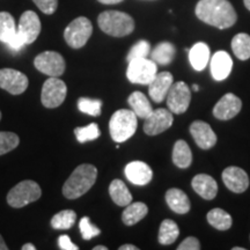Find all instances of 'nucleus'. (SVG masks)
Returning <instances> with one entry per match:
<instances>
[{
    "instance_id": "1",
    "label": "nucleus",
    "mask_w": 250,
    "mask_h": 250,
    "mask_svg": "<svg viewBox=\"0 0 250 250\" xmlns=\"http://www.w3.org/2000/svg\"><path fill=\"white\" fill-rule=\"evenodd\" d=\"M195 13L203 22L218 29H227L237 20L235 9L228 0H199Z\"/></svg>"
},
{
    "instance_id": "2",
    "label": "nucleus",
    "mask_w": 250,
    "mask_h": 250,
    "mask_svg": "<svg viewBox=\"0 0 250 250\" xmlns=\"http://www.w3.org/2000/svg\"><path fill=\"white\" fill-rule=\"evenodd\" d=\"M98 177V169L93 165L83 164L74 169L62 186V195L67 199H77L88 191Z\"/></svg>"
},
{
    "instance_id": "3",
    "label": "nucleus",
    "mask_w": 250,
    "mask_h": 250,
    "mask_svg": "<svg viewBox=\"0 0 250 250\" xmlns=\"http://www.w3.org/2000/svg\"><path fill=\"white\" fill-rule=\"evenodd\" d=\"M98 23L100 29L107 35L124 37L134 29V21L129 14L118 11H105L99 15Z\"/></svg>"
},
{
    "instance_id": "4",
    "label": "nucleus",
    "mask_w": 250,
    "mask_h": 250,
    "mask_svg": "<svg viewBox=\"0 0 250 250\" xmlns=\"http://www.w3.org/2000/svg\"><path fill=\"white\" fill-rule=\"evenodd\" d=\"M137 118L136 114L127 109H121L115 112L109 122V131L112 140L121 144L130 139L137 131Z\"/></svg>"
},
{
    "instance_id": "5",
    "label": "nucleus",
    "mask_w": 250,
    "mask_h": 250,
    "mask_svg": "<svg viewBox=\"0 0 250 250\" xmlns=\"http://www.w3.org/2000/svg\"><path fill=\"white\" fill-rule=\"evenodd\" d=\"M42 195L39 184L31 180H24L18 183L7 195V203L14 208H21L30 203L36 202Z\"/></svg>"
},
{
    "instance_id": "6",
    "label": "nucleus",
    "mask_w": 250,
    "mask_h": 250,
    "mask_svg": "<svg viewBox=\"0 0 250 250\" xmlns=\"http://www.w3.org/2000/svg\"><path fill=\"white\" fill-rule=\"evenodd\" d=\"M93 34L92 22L85 17L74 19L64 31V39L71 48L80 49L86 45Z\"/></svg>"
},
{
    "instance_id": "7",
    "label": "nucleus",
    "mask_w": 250,
    "mask_h": 250,
    "mask_svg": "<svg viewBox=\"0 0 250 250\" xmlns=\"http://www.w3.org/2000/svg\"><path fill=\"white\" fill-rule=\"evenodd\" d=\"M156 73H158L156 62L147 58L133 59L129 62L126 70V77L130 83H139V85H148Z\"/></svg>"
},
{
    "instance_id": "8",
    "label": "nucleus",
    "mask_w": 250,
    "mask_h": 250,
    "mask_svg": "<svg viewBox=\"0 0 250 250\" xmlns=\"http://www.w3.org/2000/svg\"><path fill=\"white\" fill-rule=\"evenodd\" d=\"M67 88L65 83L57 77H50L43 83L41 101L45 108H57L65 101Z\"/></svg>"
},
{
    "instance_id": "9",
    "label": "nucleus",
    "mask_w": 250,
    "mask_h": 250,
    "mask_svg": "<svg viewBox=\"0 0 250 250\" xmlns=\"http://www.w3.org/2000/svg\"><path fill=\"white\" fill-rule=\"evenodd\" d=\"M191 102V90L183 81H177L171 85L167 94L168 109L173 114H184Z\"/></svg>"
},
{
    "instance_id": "10",
    "label": "nucleus",
    "mask_w": 250,
    "mask_h": 250,
    "mask_svg": "<svg viewBox=\"0 0 250 250\" xmlns=\"http://www.w3.org/2000/svg\"><path fill=\"white\" fill-rule=\"evenodd\" d=\"M36 70L49 77H61L65 72V61L61 54L56 51H44L34 61Z\"/></svg>"
},
{
    "instance_id": "11",
    "label": "nucleus",
    "mask_w": 250,
    "mask_h": 250,
    "mask_svg": "<svg viewBox=\"0 0 250 250\" xmlns=\"http://www.w3.org/2000/svg\"><path fill=\"white\" fill-rule=\"evenodd\" d=\"M28 78L22 72L13 68L0 70V88L12 95H20L28 88Z\"/></svg>"
},
{
    "instance_id": "12",
    "label": "nucleus",
    "mask_w": 250,
    "mask_h": 250,
    "mask_svg": "<svg viewBox=\"0 0 250 250\" xmlns=\"http://www.w3.org/2000/svg\"><path fill=\"white\" fill-rule=\"evenodd\" d=\"M174 116L173 112L167 109L159 108L153 110L148 117L145 118L144 123V132L148 136H156L165 132L173 125Z\"/></svg>"
},
{
    "instance_id": "13",
    "label": "nucleus",
    "mask_w": 250,
    "mask_h": 250,
    "mask_svg": "<svg viewBox=\"0 0 250 250\" xmlns=\"http://www.w3.org/2000/svg\"><path fill=\"white\" fill-rule=\"evenodd\" d=\"M18 33L23 40L24 44L35 42L41 33V21L39 15L33 11H26L19 21Z\"/></svg>"
},
{
    "instance_id": "14",
    "label": "nucleus",
    "mask_w": 250,
    "mask_h": 250,
    "mask_svg": "<svg viewBox=\"0 0 250 250\" xmlns=\"http://www.w3.org/2000/svg\"><path fill=\"white\" fill-rule=\"evenodd\" d=\"M242 101L235 94L227 93L217 102L213 108V116L218 120H232L241 111Z\"/></svg>"
},
{
    "instance_id": "15",
    "label": "nucleus",
    "mask_w": 250,
    "mask_h": 250,
    "mask_svg": "<svg viewBox=\"0 0 250 250\" xmlns=\"http://www.w3.org/2000/svg\"><path fill=\"white\" fill-rule=\"evenodd\" d=\"M221 177L225 186L235 193L245 192L249 187L248 174L242 168L234 167V166L227 167L221 174Z\"/></svg>"
},
{
    "instance_id": "16",
    "label": "nucleus",
    "mask_w": 250,
    "mask_h": 250,
    "mask_svg": "<svg viewBox=\"0 0 250 250\" xmlns=\"http://www.w3.org/2000/svg\"><path fill=\"white\" fill-rule=\"evenodd\" d=\"M190 133L198 147L202 149H210L217 143V136L212 130L210 124L203 121H195L190 125Z\"/></svg>"
},
{
    "instance_id": "17",
    "label": "nucleus",
    "mask_w": 250,
    "mask_h": 250,
    "mask_svg": "<svg viewBox=\"0 0 250 250\" xmlns=\"http://www.w3.org/2000/svg\"><path fill=\"white\" fill-rule=\"evenodd\" d=\"M174 78L169 72H160L156 73L153 80L148 83V94L149 98L156 103H161L167 98L171 85L174 83Z\"/></svg>"
},
{
    "instance_id": "18",
    "label": "nucleus",
    "mask_w": 250,
    "mask_h": 250,
    "mask_svg": "<svg viewBox=\"0 0 250 250\" xmlns=\"http://www.w3.org/2000/svg\"><path fill=\"white\" fill-rule=\"evenodd\" d=\"M125 176L136 186H146L151 182L153 171L147 164L143 161H132L125 167Z\"/></svg>"
},
{
    "instance_id": "19",
    "label": "nucleus",
    "mask_w": 250,
    "mask_h": 250,
    "mask_svg": "<svg viewBox=\"0 0 250 250\" xmlns=\"http://www.w3.org/2000/svg\"><path fill=\"white\" fill-rule=\"evenodd\" d=\"M233 68V61L226 51H217L211 59V74L213 79L223 81L227 79Z\"/></svg>"
},
{
    "instance_id": "20",
    "label": "nucleus",
    "mask_w": 250,
    "mask_h": 250,
    "mask_svg": "<svg viewBox=\"0 0 250 250\" xmlns=\"http://www.w3.org/2000/svg\"><path fill=\"white\" fill-rule=\"evenodd\" d=\"M191 187L202 198L208 199V201L215 198L218 193V184L210 175H196L191 181Z\"/></svg>"
},
{
    "instance_id": "21",
    "label": "nucleus",
    "mask_w": 250,
    "mask_h": 250,
    "mask_svg": "<svg viewBox=\"0 0 250 250\" xmlns=\"http://www.w3.org/2000/svg\"><path fill=\"white\" fill-rule=\"evenodd\" d=\"M166 202L170 210L177 214H187L191 208L187 193L177 188H171L166 192Z\"/></svg>"
},
{
    "instance_id": "22",
    "label": "nucleus",
    "mask_w": 250,
    "mask_h": 250,
    "mask_svg": "<svg viewBox=\"0 0 250 250\" xmlns=\"http://www.w3.org/2000/svg\"><path fill=\"white\" fill-rule=\"evenodd\" d=\"M189 61L191 66L196 71H203L210 61V49L208 44L203 42L196 43L191 49H189Z\"/></svg>"
},
{
    "instance_id": "23",
    "label": "nucleus",
    "mask_w": 250,
    "mask_h": 250,
    "mask_svg": "<svg viewBox=\"0 0 250 250\" xmlns=\"http://www.w3.org/2000/svg\"><path fill=\"white\" fill-rule=\"evenodd\" d=\"M127 102H129L131 110L136 114L137 117L146 118L152 114L153 108L151 102L142 92H133L127 99Z\"/></svg>"
},
{
    "instance_id": "24",
    "label": "nucleus",
    "mask_w": 250,
    "mask_h": 250,
    "mask_svg": "<svg viewBox=\"0 0 250 250\" xmlns=\"http://www.w3.org/2000/svg\"><path fill=\"white\" fill-rule=\"evenodd\" d=\"M148 213L147 205L144 204L142 202L130 203L126 205V208L123 211L122 214V220L126 226H133L140 220H143Z\"/></svg>"
},
{
    "instance_id": "25",
    "label": "nucleus",
    "mask_w": 250,
    "mask_h": 250,
    "mask_svg": "<svg viewBox=\"0 0 250 250\" xmlns=\"http://www.w3.org/2000/svg\"><path fill=\"white\" fill-rule=\"evenodd\" d=\"M176 54L175 45L170 42H161L153 49L151 52V59L158 65H169Z\"/></svg>"
},
{
    "instance_id": "26",
    "label": "nucleus",
    "mask_w": 250,
    "mask_h": 250,
    "mask_svg": "<svg viewBox=\"0 0 250 250\" xmlns=\"http://www.w3.org/2000/svg\"><path fill=\"white\" fill-rule=\"evenodd\" d=\"M109 195L114 203L118 206H126L132 202L130 190L121 180H114L109 186Z\"/></svg>"
},
{
    "instance_id": "27",
    "label": "nucleus",
    "mask_w": 250,
    "mask_h": 250,
    "mask_svg": "<svg viewBox=\"0 0 250 250\" xmlns=\"http://www.w3.org/2000/svg\"><path fill=\"white\" fill-rule=\"evenodd\" d=\"M173 162L176 167L186 169L192 162V153L184 140H177L173 148Z\"/></svg>"
},
{
    "instance_id": "28",
    "label": "nucleus",
    "mask_w": 250,
    "mask_h": 250,
    "mask_svg": "<svg viewBox=\"0 0 250 250\" xmlns=\"http://www.w3.org/2000/svg\"><path fill=\"white\" fill-rule=\"evenodd\" d=\"M17 34L18 29L14 18L8 12H0V41L8 45Z\"/></svg>"
},
{
    "instance_id": "29",
    "label": "nucleus",
    "mask_w": 250,
    "mask_h": 250,
    "mask_svg": "<svg viewBox=\"0 0 250 250\" xmlns=\"http://www.w3.org/2000/svg\"><path fill=\"white\" fill-rule=\"evenodd\" d=\"M180 235V229L177 224L170 219H166L160 225L159 229V243L162 246H168L174 243Z\"/></svg>"
},
{
    "instance_id": "30",
    "label": "nucleus",
    "mask_w": 250,
    "mask_h": 250,
    "mask_svg": "<svg viewBox=\"0 0 250 250\" xmlns=\"http://www.w3.org/2000/svg\"><path fill=\"white\" fill-rule=\"evenodd\" d=\"M208 221L212 227L219 230H227L232 227L233 219L229 213L224 211L223 208H215L208 213Z\"/></svg>"
},
{
    "instance_id": "31",
    "label": "nucleus",
    "mask_w": 250,
    "mask_h": 250,
    "mask_svg": "<svg viewBox=\"0 0 250 250\" xmlns=\"http://www.w3.org/2000/svg\"><path fill=\"white\" fill-rule=\"evenodd\" d=\"M232 50L240 61H248L250 58V36L246 33H240L233 37Z\"/></svg>"
},
{
    "instance_id": "32",
    "label": "nucleus",
    "mask_w": 250,
    "mask_h": 250,
    "mask_svg": "<svg viewBox=\"0 0 250 250\" xmlns=\"http://www.w3.org/2000/svg\"><path fill=\"white\" fill-rule=\"evenodd\" d=\"M77 213L72 210H64L55 214L51 219V226L55 229H70L76 223Z\"/></svg>"
},
{
    "instance_id": "33",
    "label": "nucleus",
    "mask_w": 250,
    "mask_h": 250,
    "mask_svg": "<svg viewBox=\"0 0 250 250\" xmlns=\"http://www.w3.org/2000/svg\"><path fill=\"white\" fill-rule=\"evenodd\" d=\"M102 101L101 100L80 98L78 100V109L83 114L89 115V116H100L101 115Z\"/></svg>"
},
{
    "instance_id": "34",
    "label": "nucleus",
    "mask_w": 250,
    "mask_h": 250,
    "mask_svg": "<svg viewBox=\"0 0 250 250\" xmlns=\"http://www.w3.org/2000/svg\"><path fill=\"white\" fill-rule=\"evenodd\" d=\"M74 134H76L78 142L83 144L98 139L101 132H100L99 125L96 123H92L87 125V126L77 127V129L74 130Z\"/></svg>"
},
{
    "instance_id": "35",
    "label": "nucleus",
    "mask_w": 250,
    "mask_h": 250,
    "mask_svg": "<svg viewBox=\"0 0 250 250\" xmlns=\"http://www.w3.org/2000/svg\"><path fill=\"white\" fill-rule=\"evenodd\" d=\"M20 139L18 134L13 132H0V155H4L6 153L13 151L15 147H18Z\"/></svg>"
},
{
    "instance_id": "36",
    "label": "nucleus",
    "mask_w": 250,
    "mask_h": 250,
    "mask_svg": "<svg viewBox=\"0 0 250 250\" xmlns=\"http://www.w3.org/2000/svg\"><path fill=\"white\" fill-rule=\"evenodd\" d=\"M151 54V45L147 41H139L130 49L129 54H127V62L133 61V59L139 58H147V56Z\"/></svg>"
},
{
    "instance_id": "37",
    "label": "nucleus",
    "mask_w": 250,
    "mask_h": 250,
    "mask_svg": "<svg viewBox=\"0 0 250 250\" xmlns=\"http://www.w3.org/2000/svg\"><path fill=\"white\" fill-rule=\"evenodd\" d=\"M79 228H80V233L83 235V240H90L93 237L98 236L101 234V230L99 229L95 225H93L90 223L89 218L88 217H83L80 220L79 224Z\"/></svg>"
},
{
    "instance_id": "38",
    "label": "nucleus",
    "mask_w": 250,
    "mask_h": 250,
    "mask_svg": "<svg viewBox=\"0 0 250 250\" xmlns=\"http://www.w3.org/2000/svg\"><path fill=\"white\" fill-rule=\"evenodd\" d=\"M35 5L44 14H54L57 9L58 0H33Z\"/></svg>"
},
{
    "instance_id": "39",
    "label": "nucleus",
    "mask_w": 250,
    "mask_h": 250,
    "mask_svg": "<svg viewBox=\"0 0 250 250\" xmlns=\"http://www.w3.org/2000/svg\"><path fill=\"white\" fill-rule=\"evenodd\" d=\"M201 249V243L195 236H189L183 240L177 247V250H199Z\"/></svg>"
},
{
    "instance_id": "40",
    "label": "nucleus",
    "mask_w": 250,
    "mask_h": 250,
    "mask_svg": "<svg viewBox=\"0 0 250 250\" xmlns=\"http://www.w3.org/2000/svg\"><path fill=\"white\" fill-rule=\"evenodd\" d=\"M58 246L62 250H78V246L71 241L67 235H61L58 239Z\"/></svg>"
},
{
    "instance_id": "41",
    "label": "nucleus",
    "mask_w": 250,
    "mask_h": 250,
    "mask_svg": "<svg viewBox=\"0 0 250 250\" xmlns=\"http://www.w3.org/2000/svg\"><path fill=\"white\" fill-rule=\"evenodd\" d=\"M98 1L104 5H115V4H118V2H122L123 0H98Z\"/></svg>"
},
{
    "instance_id": "42",
    "label": "nucleus",
    "mask_w": 250,
    "mask_h": 250,
    "mask_svg": "<svg viewBox=\"0 0 250 250\" xmlns=\"http://www.w3.org/2000/svg\"><path fill=\"white\" fill-rule=\"evenodd\" d=\"M118 249L120 250H138V247H136L133 245H123V246H121Z\"/></svg>"
},
{
    "instance_id": "43",
    "label": "nucleus",
    "mask_w": 250,
    "mask_h": 250,
    "mask_svg": "<svg viewBox=\"0 0 250 250\" xmlns=\"http://www.w3.org/2000/svg\"><path fill=\"white\" fill-rule=\"evenodd\" d=\"M36 247L33 245V243H26V245L22 246V250H35Z\"/></svg>"
},
{
    "instance_id": "44",
    "label": "nucleus",
    "mask_w": 250,
    "mask_h": 250,
    "mask_svg": "<svg viewBox=\"0 0 250 250\" xmlns=\"http://www.w3.org/2000/svg\"><path fill=\"white\" fill-rule=\"evenodd\" d=\"M7 249H8V247L6 246L4 239H2V236L0 235V250H7Z\"/></svg>"
},
{
    "instance_id": "45",
    "label": "nucleus",
    "mask_w": 250,
    "mask_h": 250,
    "mask_svg": "<svg viewBox=\"0 0 250 250\" xmlns=\"http://www.w3.org/2000/svg\"><path fill=\"white\" fill-rule=\"evenodd\" d=\"M108 248L107 247H104V246H96V247H94V250H107Z\"/></svg>"
},
{
    "instance_id": "46",
    "label": "nucleus",
    "mask_w": 250,
    "mask_h": 250,
    "mask_svg": "<svg viewBox=\"0 0 250 250\" xmlns=\"http://www.w3.org/2000/svg\"><path fill=\"white\" fill-rule=\"evenodd\" d=\"M243 2H245L246 8L248 9V11H250V0H243Z\"/></svg>"
},
{
    "instance_id": "47",
    "label": "nucleus",
    "mask_w": 250,
    "mask_h": 250,
    "mask_svg": "<svg viewBox=\"0 0 250 250\" xmlns=\"http://www.w3.org/2000/svg\"><path fill=\"white\" fill-rule=\"evenodd\" d=\"M192 89L195 90V92H198V90H199V86H198V85H192Z\"/></svg>"
},
{
    "instance_id": "48",
    "label": "nucleus",
    "mask_w": 250,
    "mask_h": 250,
    "mask_svg": "<svg viewBox=\"0 0 250 250\" xmlns=\"http://www.w3.org/2000/svg\"><path fill=\"white\" fill-rule=\"evenodd\" d=\"M233 250H245V248H241V247H234Z\"/></svg>"
},
{
    "instance_id": "49",
    "label": "nucleus",
    "mask_w": 250,
    "mask_h": 250,
    "mask_svg": "<svg viewBox=\"0 0 250 250\" xmlns=\"http://www.w3.org/2000/svg\"><path fill=\"white\" fill-rule=\"evenodd\" d=\"M0 120H1V111H0Z\"/></svg>"
}]
</instances>
